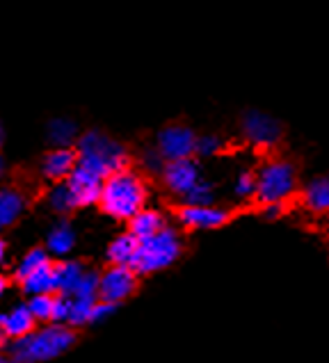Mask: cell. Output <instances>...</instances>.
<instances>
[{
  "label": "cell",
  "mask_w": 329,
  "mask_h": 363,
  "mask_svg": "<svg viewBox=\"0 0 329 363\" xmlns=\"http://www.w3.org/2000/svg\"><path fill=\"white\" fill-rule=\"evenodd\" d=\"M149 188L135 169H121L108 176L103 183L99 206L108 217L117 222H130L140 211L147 208Z\"/></svg>",
  "instance_id": "cell-1"
},
{
  "label": "cell",
  "mask_w": 329,
  "mask_h": 363,
  "mask_svg": "<svg viewBox=\"0 0 329 363\" xmlns=\"http://www.w3.org/2000/svg\"><path fill=\"white\" fill-rule=\"evenodd\" d=\"M76 343V331L69 325L50 323L41 329H35L26 338H18L9 347L12 363H44L62 357Z\"/></svg>",
  "instance_id": "cell-2"
},
{
  "label": "cell",
  "mask_w": 329,
  "mask_h": 363,
  "mask_svg": "<svg viewBox=\"0 0 329 363\" xmlns=\"http://www.w3.org/2000/svg\"><path fill=\"white\" fill-rule=\"evenodd\" d=\"M74 149L78 153V164L96 172L103 179H108L115 172L126 169L130 162L126 147L103 130L82 133Z\"/></svg>",
  "instance_id": "cell-3"
},
{
  "label": "cell",
  "mask_w": 329,
  "mask_h": 363,
  "mask_svg": "<svg viewBox=\"0 0 329 363\" xmlns=\"http://www.w3.org/2000/svg\"><path fill=\"white\" fill-rule=\"evenodd\" d=\"M297 192V167L286 158H270L256 169V203H286Z\"/></svg>",
  "instance_id": "cell-4"
},
{
  "label": "cell",
  "mask_w": 329,
  "mask_h": 363,
  "mask_svg": "<svg viewBox=\"0 0 329 363\" xmlns=\"http://www.w3.org/2000/svg\"><path fill=\"white\" fill-rule=\"evenodd\" d=\"M183 254V240L174 226H164L160 233L140 242L133 269L140 274H156L172 267Z\"/></svg>",
  "instance_id": "cell-5"
},
{
  "label": "cell",
  "mask_w": 329,
  "mask_h": 363,
  "mask_svg": "<svg viewBox=\"0 0 329 363\" xmlns=\"http://www.w3.org/2000/svg\"><path fill=\"white\" fill-rule=\"evenodd\" d=\"M242 138L256 149H274L284 138V123L261 110H245L240 117Z\"/></svg>",
  "instance_id": "cell-6"
},
{
  "label": "cell",
  "mask_w": 329,
  "mask_h": 363,
  "mask_svg": "<svg viewBox=\"0 0 329 363\" xmlns=\"http://www.w3.org/2000/svg\"><path fill=\"white\" fill-rule=\"evenodd\" d=\"M158 153L164 158V162L174 160H188L194 158V147H197V133L188 123H169L158 130L156 144Z\"/></svg>",
  "instance_id": "cell-7"
},
{
  "label": "cell",
  "mask_w": 329,
  "mask_h": 363,
  "mask_svg": "<svg viewBox=\"0 0 329 363\" xmlns=\"http://www.w3.org/2000/svg\"><path fill=\"white\" fill-rule=\"evenodd\" d=\"M138 288V272L133 267L110 265L99 277V299L108 304H121L128 299Z\"/></svg>",
  "instance_id": "cell-8"
},
{
  "label": "cell",
  "mask_w": 329,
  "mask_h": 363,
  "mask_svg": "<svg viewBox=\"0 0 329 363\" xmlns=\"http://www.w3.org/2000/svg\"><path fill=\"white\" fill-rule=\"evenodd\" d=\"M162 179V185L167 188L172 194L177 196H183L188 194L194 185H197L203 176H201V167L199 162L194 158H188V160H174V162H167L164 164V169L160 174Z\"/></svg>",
  "instance_id": "cell-9"
},
{
  "label": "cell",
  "mask_w": 329,
  "mask_h": 363,
  "mask_svg": "<svg viewBox=\"0 0 329 363\" xmlns=\"http://www.w3.org/2000/svg\"><path fill=\"white\" fill-rule=\"evenodd\" d=\"M231 211L224 206H181L179 208V222L185 229L192 231H213L220 226L229 224Z\"/></svg>",
  "instance_id": "cell-10"
},
{
  "label": "cell",
  "mask_w": 329,
  "mask_h": 363,
  "mask_svg": "<svg viewBox=\"0 0 329 363\" xmlns=\"http://www.w3.org/2000/svg\"><path fill=\"white\" fill-rule=\"evenodd\" d=\"M103 183H106L103 176H99L96 172H91L87 167H82V164H76L74 174H71L69 179H67V185L71 188V192H74L76 201H78V208H85V206L99 203Z\"/></svg>",
  "instance_id": "cell-11"
},
{
  "label": "cell",
  "mask_w": 329,
  "mask_h": 363,
  "mask_svg": "<svg viewBox=\"0 0 329 363\" xmlns=\"http://www.w3.org/2000/svg\"><path fill=\"white\" fill-rule=\"evenodd\" d=\"M76 164H78L76 149H50L44 155V160H41V174H44L48 181L62 183L74 174Z\"/></svg>",
  "instance_id": "cell-12"
},
{
  "label": "cell",
  "mask_w": 329,
  "mask_h": 363,
  "mask_svg": "<svg viewBox=\"0 0 329 363\" xmlns=\"http://www.w3.org/2000/svg\"><path fill=\"white\" fill-rule=\"evenodd\" d=\"M28 196L23 190L14 188V185H3L0 188V233L9 226H14L16 220H21V215L26 213Z\"/></svg>",
  "instance_id": "cell-13"
},
{
  "label": "cell",
  "mask_w": 329,
  "mask_h": 363,
  "mask_svg": "<svg viewBox=\"0 0 329 363\" xmlns=\"http://www.w3.org/2000/svg\"><path fill=\"white\" fill-rule=\"evenodd\" d=\"M302 203L313 215H329V174L316 176L304 185Z\"/></svg>",
  "instance_id": "cell-14"
},
{
  "label": "cell",
  "mask_w": 329,
  "mask_h": 363,
  "mask_svg": "<svg viewBox=\"0 0 329 363\" xmlns=\"http://www.w3.org/2000/svg\"><path fill=\"white\" fill-rule=\"evenodd\" d=\"M164 226H169V224H167V220H164V215L160 211L144 208L128 222V231L142 242V240H147V238H153L156 233H160Z\"/></svg>",
  "instance_id": "cell-15"
},
{
  "label": "cell",
  "mask_w": 329,
  "mask_h": 363,
  "mask_svg": "<svg viewBox=\"0 0 329 363\" xmlns=\"http://www.w3.org/2000/svg\"><path fill=\"white\" fill-rule=\"evenodd\" d=\"M35 325L37 320L33 315V311L28 308V304H16L12 311L5 313V334L12 340L30 336L35 331Z\"/></svg>",
  "instance_id": "cell-16"
},
{
  "label": "cell",
  "mask_w": 329,
  "mask_h": 363,
  "mask_svg": "<svg viewBox=\"0 0 329 363\" xmlns=\"http://www.w3.org/2000/svg\"><path fill=\"white\" fill-rule=\"evenodd\" d=\"M140 240L130 231L117 235L115 240L108 247V261L110 265H123V267H133V261L138 256Z\"/></svg>",
  "instance_id": "cell-17"
},
{
  "label": "cell",
  "mask_w": 329,
  "mask_h": 363,
  "mask_svg": "<svg viewBox=\"0 0 329 363\" xmlns=\"http://www.w3.org/2000/svg\"><path fill=\"white\" fill-rule=\"evenodd\" d=\"M87 269L82 267L78 261H62L55 265V288L57 295H67L71 297L76 293V288L80 286L82 277H85Z\"/></svg>",
  "instance_id": "cell-18"
},
{
  "label": "cell",
  "mask_w": 329,
  "mask_h": 363,
  "mask_svg": "<svg viewBox=\"0 0 329 363\" xmlns=\"http://www.w3.org/2000/svg\"><path fill=\"white\" fill-rule=\"evenodd\" d=\"M76 247V231L67 220L53 224V229L46 235V252L53 256H67Z\"/></svg>",
  "instance_id": "cell-19"
},
{
  "label": "cell",
  "mask_w": 329,
  "mask_h": 363,
  "mask_svg": "<svg viewBox=\"0 0 329 363\" xmlns=\"http://www.w3.org/2000/svg\"><path fill=\"white\" fill-rule=\"evenodd\" d=\"M21 288H23V293H28L30 297L57 293V288H55V265L48 263L41 269H37V272H33L28 279L21 281Z\"/></svg>",
  "instance_id": "cell-20"
},
{
  "label": "cell",
  "mask_w": 329,
  "mask_h": 363,
  "mask_svg": "<svg viewBox=\"0 0 329 363\" xmlns=\"http://www.w3.org/2000/svg\"><path fill=\"white\" fill-rule=\"evenodd\" d=\"M46 133H48V142L53 144L55 149H74L80 138L76 121L65 119V117H57L50 121Z\"/></svg>",
  "instance_id": "cell-21"
},
{
  "label": "cell",
  "mask_w": 329,
  "mask_h": 363,
  "mask_svg": "<svg viewBox=\"0 0 329 363\" xmlns=\"http://www.w3.org/2000/svg\"><path fill=\"white\" fill-rule=\"evenodd\" d=\"M46 201H48V206H50V211H55V213H60V215H67V213H71V211H76V208H78V201H76L74 192H71V188L67 185V181L55 183L53 188L48 190Z\"/></svg>",
  "instance_id": "cell-22"
},
{
  "label": "cell",
  "mask_w": 329,
  "mask_h": 363,
  "mask_svg": "<svg viewBox=\"0 0 329 363\" xmlns=\"http://www.w3.org/2000/svg\"><path fill=\"white\" fill-rule=\"evenodd\" d=\"M48 263H50V258H48L46 249H41V247L30 249V252L26 256H21V261L16 263V269H14L16 281L21 284L23 279H28L30 274L37 272V269H41V267L48 265Z\"/></svg>",
  "instance_id": "cell-23"
},
{
  "label": "cell",
  "mask_w": 329,
  "mask_h": 363,
  "mask_svg": "<svg viewBox=\"0 0 329 363\" xmlns=\"http://www.w3.org/2000/svg\"><path fill=\"white\" fill-rule=\"evenodd\" d=\"M99 299H82V297H71V315H69V327H85L91 325V311H94Z\"/></svg>",
  "instance_id": "cell-24"
},
{
  "label": "cell",
  "mask_w": 329,
  "mask_h": 363,
  "mask_svg": "<svg viewBox=\"0 0 329 363\" xmlns=\"http://www.w3.org/2000/svg\"><path fill=\"white\" fill-rule=\"evenodd\" d=\"M213 203H215V185L206 179H201L183 196V206H213Z\"/></svg>",
  "instance_id": "cell-25"
},
{
  "label": "cell",
  "mask_w": 329,
  "mask_h": 363,
  "mask_svg": "<svg viewBox=\"0 0 329 363\" xmlns=\"http://www.w3.org/2000/svg\"><path fill=\"white\" fill-rule=\"evenodd\" d=\"M226 147V142L220 138V135L215 133H203V135H197V147H194V155L197 158H215V155H220Z\"/></svg>",
  "instance_id": "cell-26"
},
{
  "label": "cell",
  "mask_w": 329,
  "mask_h": 363,
  "mask_svg": "<svg viewBox=\"0 0 329 363\" xmlns=\"http://www.w3.org/2000/svg\"><path fill=\"white\" fill-rule=\"evenodd\" d=\"M233 192L242 201L256 199V172L254 169L238 172V176L233 179Z\"/></svg>",
  "instance_id": "cell-27"
},
{
  "label": "cell",
  "mask_w": 329,
  "mask_h": 363,
  "mask_svg": "<svg viewBox=\"0 0 329 363\" xmlns=\"http://www.w3.org/2000/svg\"><path fill=\"white\" fill-rule=\"evenodd\" d=\"M53 304L55 295H35L30 297L28 308L33 311L37 323H53Z\"/></svg>",
  "instance_id": "cell-28"
},
{
  "label": "cell",
  "mask_w": 329,
  "mask_h": 363,
  "mask_svg": "<svg viewBox=\"0 0 329 363\" xmlns=\"http://www.w3.org/2000/svg\"><path fill=\"white\" fill-rule=\"evenodd\" d=\"M99 272H85L80 286L76 288V293L71 297H82V299H99Z\"/></svg>",
  "instance_id": "cell-29"
},
{
  "label": "cell",
  "mask_w": 329,
  "mask_h": 363,
  "mask_svg": "<svg viewBox=\"0 0 329 363\" xmlns=\"http://www.w3.org/2000/svg\"><path fill=\"white\" fill-rule=\"evenodd\" d=\"M164 164H167V162H164V158L158 153L156 147L144 149V153H142V167H144V169L151 172V174H162Z\"/></svg>",
  "instance_id": "cell-30"
},
{
  "label": "cell",
  "mask_w": 329,
  "mask_h": 363,
  "mask_svg": "<svg viewBox=\"0 0 329 363\" xmlns=\"http://www.w3.org/2000/svg\"><path fill=\"white\" fill-rule=\"evenodd\" d=\"M69 315H71V297H67V295H55L53 323L55 325H69Z\"/></svg>",
  "instance_id": "cell-31"
},
{
  "label": "cell",
  "mask_w": 329,
  "mask_h": 363,
  "mask_svg": "<svg viewBox=\"0 0 329 363\" xmlns=\"http://www.w3.org/2000/svg\"><path fill=\"white\" fill-rule=\"evenodd\" d=\"M117 311V306L115 304H108V302H96V306H94V311H91V325H96V323H103V320H108L112 313Z\"/></svg>",
  "instance_id": "cell-32"
},
{
  "label": "cell",
  "mask_w": 329,
  "mask_h": 363,
  "mask_svg": "<svg viewBox=\"0 0 329 363\" xmlns=\"http://www.w3.org/2000/svg\"><path fill=\"white\" fill-rule=\"evenodd\" d=\"M286 213V203H272V206H263V215L267 220H279Z\"/></svg>",
  "instance_id": "cell-33"
},
{
  "label": "cell",
  "mask_w": 329,
  "mask_h": 363,
  "mask_svg": "<svg viewBox=\"0 0 329 363\" xmlns=\"http://www.w3.org/2000/svg\"><path fill=\"white\" fill-rule=\"evenodd\" d=\"M7 334H5V313H0V347H5L7 343Z\"/></svg>",
  "instance_id": "cell-34"
},
{
  "label": "cell",
  "mask_w": 329,
  "mask_h": 363,
  "mask_svg": "<svg viewBox=\"0 0 329 363\" xmlns=\"http://www.w3.org/2000/svg\"><path fill=\"white\" fill-rule=\"evenodd\" d=\"M7 263V242H5V238L0 235V265H5Z\"/></svg>",
  "instance_id": "cell-35"
},
{
  "label": "cell",
  "mask_w": 329,
  "mask_h": 363,
  "mask_svg": "<svg viewBox=\"0 0 329 363\" xmlns=\"http://www.w3.org/2000/svg\"><path fill=\"white\" fill-rule=\"evenodd\" d=\"M7 286H9V281H7V277L5 274H0V297L5 295V290H7Z\"/></svg>",
  "instance_id": "cell-36"
},
{
  "label": "cell",
  "mask_w": 329,
  "mask_h": 363,
  "mask_svg": "<svg viewBox=\"0 0 329 363\" xmlns=\"http://www.w3.org/2000/svg\"><path fill=\"white\" fill-rule=\"evenodd\" d=\"M3 140H5V130H3V126H0V147H3Z\"/></svg>",
  "instance_id": "cell-37"
},
{
  "label": "cell",
  "mask_w": 329,
  "mask_h": 363,
  "mask_svg": "<svg viewBox=\"0 0 329 363\" xmlns=\"http://www.w3.org/2000/svg\"><path fill=\"white\" fill-rule=\"evenodd\" d=\"M3 174H5V164H3V160H0V181H3Z\"/></svg>",
  "instance_id": "cell-38"
},
{
  "label": "cell",
  "mask_w": 329,
  "mask_h": 363,
  "mask_svg": "<svg viewBox=\"0 0 329 363\" xmlns=\"http://www.w3.org/2000/svg\"><path fill=\"white\" fill-rule=\"evenodd\" d=\"M0 363H12V359H9V357H3V354H0Z\"/></svg>",
  "instance_id": "cell-39"
}]
</instances>
